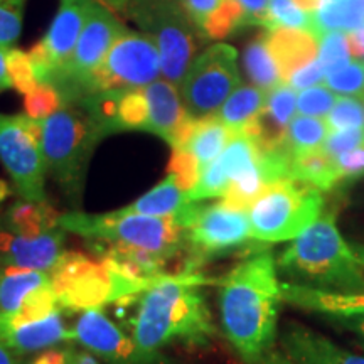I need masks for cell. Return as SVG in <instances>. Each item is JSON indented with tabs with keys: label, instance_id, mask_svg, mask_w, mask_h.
<instances>
[{
	"label": "cell",
	"instance_id": "cell-1",
	"mask_svg": "<svg viewBox=\"0 0 364 364\" xmlns=\"http://www.w3.org/2000/svg\"><path fill=\"white\" fill-rule=\"evenodd\" d=\"M282 300L279 265L270 250H255L220 282L223 329L243 363L255 364L277 344Z\"/></svg>",
	"mask_w": 364,
	"mask_h": 364
},
{
	"label": "cell",
	"instance_id": "cell-2",
	"mask_svg": "<svg viewBox=\"0 0 364 364\" xmlns=\"http://www.w3.org/2000/svg\"><path fill=\"white\" fill-rule=\"evenodd\" d=\"M213 282L203 273H182L125 297L134 307L125 318L127 331L150 353H162L172 346L204 348L216 336V327L201 285Z\"/></svg>",
	"mask_w": 364,
	"mask_h": 364
},
{
	"label": "cell",
	"instance_id": "cell-3",
	"mask_svg": "<svg viewBox=\"0 0 364 364\" xmlns=\"http://www.w3.org/2000/svg\"><path fill=\"white\" fill-rule=\"evenodd\" d=\"M59 226L66 233H75L86 240L91 252L102 248L130 250L157 255L176 263L179 273H193L188 267V241L186 228L176 216H145L125 213L124 209L90 215L83 211L65 213Z\"/></svg>",
	"mask_w": 364,
	"mask_h": 364
},
{
	"label": "cell",
	"instance_id": "cell-4",
	"mask_svg": "<svg viewBox=\"0 0 364 364\" xmlns=\"http://www.w3.org/2000/svg\"><path fill=\"white\" fill-rule=\"evenodd\" d=\"M277 265L292 284L332 292H364L361 258L343 238L332 213L322 215L294 238Z\"/></svg>",
	"mask_w": 364,
	"mask_h": 364
},
{
	"label": "cell",
	"instance_id": "cell-5",
	"mask_svg": "<svg viewBox=\"0 0 364 364\" xmlns=\"http://www.w3.org/2000/svg\"><path fill=\"white\" fill-rule=\"evenodd\" d=\"M39 124L48 174L80 206L90 161L107 132L80 103H65Z\"/></svg>",
	"mask_w": 364,
	"mask_h": 364
},
{
	"label": "cell",
	"instance_id": "cell-6",
	"mask_svg": "<svg viewBox=\"0 0 364 364\" xmlns=\"http://www.w3.org/2000/svg\"><path fill=\"white\" fill-rule=\"evenodd\" d=\"M49 277L59 306L68 312L103 309L157 284L129 275L110 258L81 252L63 253Z\"/></svg>",
	"mask_w": 364,
	"mask_h": 364
},
{
	"label": "cell",
	"instance_id": "cell-7",
	"mask_svg": "<svg viewBox=\"0 0 364 364\" xmlns=\"http://www.w3.org/2000/svg\"><path fill=\"white\" fill-rule=\"evenodd\" d=\"M107 4L125 14L140 33L156 43L162 78L179 86L203 39L182 0H107Z\"/></svg>",
	"mask_w": 364,
	"mask_h": 364
},
{
	"label": "cell",
	"instance_id": "cell-8",
	"mask_svg": "<svg viewBox=\"0 0 364 364\" xmlns=\"http://www.w3.org/2000/svg\"><path fill=\"white\" fill-rule=\"evenodd\" d=\"M322 215V191L292 177L268 186L248 209L253 238L268 245L297 238Z\"/></svg>",
	"mask_w": 364,
	"mask_h": 364
},
{
	"label": "cell",
	"instance_id": "cell-9",
	"mask_svg": "<svg viewBox=\"0 0 364 364\" xmlns=\"http://www.w3.org/2000/svg\"><path fill=\"white\" fill-rule=\"evenodd\" d=\"M176 218L186 228L188 267L193 273H201L204 263L255 240L248 211L228 206L225 201H191Z\"/></svg>",
	"mask_w": 364,
	"mask_h": 364
},
{
	"label": "cell",
	"instance_id": "cell-10",
	"mask_svg": "<svg viewBox=\"0 0 364 364\" xmlns=\"http://www.w3.org/2000/svg\"><path fill=\"white\" fill-rule=\"evenodd\" d=\"M240 85L238 51L226 43H215L196 54L177 88L189 115L204 118L216 115Z\"/></svg>",
	"mask_w": 364,
	"mask_h": 364
},
{
	"label": "cell",
	"instance_id": "cell-11",
	"mask_svg": "<svg viewBox=\"0 0 364 364\" xmlns=\"http://www.w3.org/2000/svg\"><path fill=\"white\" fill-rule=\"evenodd\" d=\"M0 162L12 179L21 199L44 203L46 167L41 124L29 115H2L0 113Z\"/></svg>",
	"mask_w": 364,
	"mask_h": 364
},
{
	"label": "cell",
	"instance_id": "cell-12",
	"mask_svg": "<svg viewBox=\"0 0 364 364\" xmlns=\"http://www.w3.org/2000/svg\"><path fill=\"white\" fill-rule=\"evenodd\" d=\"M161 76V54L156 43L140 31L127 29L91 76L80 100L105 91L145 88Z\"/></svg>",
	"mask_w": 364,
	"mask_h": 364
},
{
	"label": "cell",
	"instance_id": "cell-13",
	"mask_svg": "<svg viewBox=\"0 0 364 364\" xmlns=\"http://www.w3.org/2000/svg\"><path fill=\"white\" fill-rule=\"evenodd\" d=\"M125 31L127 27L124 22L118 19L110 7L105 6L100 0L91 2L88 17L76 43L70 65L54 85L66 103H75L83 97L91 76L95 75L112 46Z\"/></svg>",
	"mask_w": 364,
	"mask_h": 364
},
{
	"label": "cell",
	"instance_id": "cell-14",
	"mask_svg": "<svg viewBox=\"0 0 364 364\" xmlns=\"http://www.w3.org/2000/svg\"><path fill=\"white\" fill-rule=\"evenodd\" d=\"M71 334L73 343L83 346L105 364H177L164 353L140 348L102 309L81 312L71 327Z\"/></svg>",
	"mask_w": 364,
	"mask_h": 364
},
{
	"label": "cell",
	"instance_id": "cell-15",
	"mask_svg": "<svg viewBox=\"0 0 364 364\" xmlns=\"http://www.w3.org/2000/svg\"><path fill=\"white\" fill-rule=\"evenodd\" d=\"M93 0H61L48 33L29 51L39 83L56 85L70 65Z\"/></svg>",
	"mask_w": 364,
	"mask_h": 364
},
{
	"label": "cell",
	"instance_id": "cell-16",
	"mask_svg": "<svg viewBox=\"0 0 364 364\" xmlns=\"http://www.w3.org/2000/svg\"><path fill=\"white\" fill-rule=\"evenodd\" d=\"M61 309L49 272L0 268V322L22 324Z\"/></svg>",
	"mask_w": 364,
	"mask_h": 364
},
{
	"label": "cell",
	"instance_id": "cell-17",
	"mask_svg": "<svg viewBox=\"0 0 364 364\" xmlns=\"http://www.w3.org/2000/svg\"><path fill=\"white\" fill-rule=\"evenodd\" d=\"M65 236L61 226L43 235H22L0 223V268L51 272L65 253Z\"/></svg>",
	"mask_w": 364,
	"mask_h": 364
},
{
	"label": "cell",
	"instance_id": "cell-18",
	"mask_svg": "<svg viewBox=\"0 0 364 364\" xmlns=\"http://www.w3.org/2000/svg\"><path fill=\"white\" fill-rule=\"evenodd\" d=\"M144 95L149 107V134L161 136L171 145V149L184 144L193 130L196 118L186 110L179 88L171 81L159 78L145 86Z\"/></svg>",
	"mask_w": 364,
	"mask_h": 364
},
{
	"label": "cell",
	"instance_id": "cell-19",
	"mask_svg": "<svg viewBox=\"0 0 364 364\" xmlns=\"http://www.w3.org/2000/svg\"><path fill=\"white\" fill-rule=\"evenodd\" d=\"M0 344L22 358L61 344H73V334L63 316V309H58L49 316L22 324L0 322Z\"/></svg>",
	"mask_w": 364,
	"mask_h": 364
},
{
	"label": "cell",
	"instance_id": "cell-20",
	"mask_svg": "<svg viewBox=\"0 0 364 364\" xmlns=\"http://www.w3.org/2000/svg\"><path fill=\"white\" fill-rule=\"evenodd\" d=\"M277 346L299 364H364L363 354L341 348L299 322H289L284 327Z\"/></svg>",
	"mask_w": 364,
	"mask_h": 364
},
{
	"label": "cell",
	"instance_id": "cell-21",
	"mask_svg": "<svg viewBox=\"0 0 364 364\" xmlns=\"http://www.w3.org/2000/svg\"><path fill=\"white\" fill-rule=\"evenodd\" d=\"M297 95L299 91L287 83L267 91L260 115L243 130L263 152L284 147L287 129L297 112Z\"/></svg>",
	"mask_w": 364,
	"mask_h": 364
},
{
	"label": "cell",
	"instance_id": "cell-22",
	"mask_svg": "<svg viewBox=\"0 0 364 364\" xmlns=\"http://www.w3.org/2000/svg\"><path fill=\"white\" fill-rule=\"evenodd\" d=\"M282 295L285 302L334 318L364 317V292H332L285 282L282 284Z\"/></svg>",
	"mask_w": 364,
	"mask_h": 364
},
{
	"label": "cell",
	"instance_id": "cell-23",
	"mask_svg": "<svg viewBox=\"0 0 364 364\" xmlns=\"http://www.w3.org/2000/svg\"><path fill=\"white\" fill-rule=\"evenodd\" d=\"M265 34L284 83L292 73L318 58V39L309 31L273 29Z\"/></svg>",
	"mask_w": 364,
	"mask_h": 364
},
{
	"label": "cell",
	"instance_id": "cell-24",
	"mask_svg": "<svg viewBox=\"0 0 364 364\" xmlns=\"http://www.w3.org/2000/svg\"><path fill=\"white\" fill-rule=\"evenodd\" d=\"M233 135L235 130L223 124L218 115L196 118V124L186 142L176 149L189 152L204 171L221 156Z\"/></svg>",
	"mask_w": 364,
	"mask_h": 364
},
{
	"label": "cell",
	"instance_id": "cell-25",
	"mask_svg": "<svg viewBox=\"0 0 364 364\" xmlns=\"http://www.w3.org/2000/svg\"><path fill=\"white\" fill-rule=\"evenodd\" d=\"M311 17L317 39L331 31L351 33L364 26V0H321Z\"/></svg>",
	"mask_w": 364,
	"mask_h": 364
},
{
	"label": "cell",
	"instance_id": "cell-26",
	"mask_svg": "<svg viewBox=\"0 0 364 364\" xmlns=\"http://www.w3.org/2000/svg\"><path fill=\"white\" fill-rule=\"evenodd\" d=\"M188 203H191L188 191L181 188L174 176L167 174L156 188H152L149 193L140 196L136 201L122 209L125 213H134V215L166 218L176 216Z\"/></svg>",
	"mask_w": 364,
	"mask_h": 364
},
{
	"label": "cell",
	"instance_id": "cell-27",
	"mask_svg": "<svg viewBox=\"0 0 364 364\" xmlns=\"http://www.w3.org/2000/svg\"><path fill=\"white\" fill-rule=\"evenodd\" d=\"M265 100L267 91L255 85H240L223 103L216 115L231 130L243 132L260 115Z\"/></svg>",
	"mask_w": 364,
	"mask_h": 364
},
{
	"label": "cell",
	"instance_id": "cell-28",
	"mask_svg": "<svg viewBox=\"0 0 364 364\" xmlns=\"http://www.w3.org/2000/svg\"><path fill=\"white\" fill-rule=\"evenodd\" d=\"M290 177L311 184L322 193L331 191L341 182L334 157H331L324 149L312 150L302 156L292 157L290 161Z\"/></svg>",
	"mask_w": 364,
	"mask_h": 364
},
{
	"label": "cell",
	"instance_id": "cell-29",
	"mask_svg": "<svg viewBox=\"0 0 364 364\" xmlns=\"http://www.w3.org/2000/svg\"><path fill=\"white\" fill-rule=\"evenodd\" d=\"M329 134V127L326 124V118L295 115L287 129L284 149L290 159L302 156V154L312 152L321 149L324 140Z\"/></svg>",
	"mask_w": 364,
	"mask_h": 364
},
{
	"label": "cell",
	"instance_id": "cell-30",
	"mask_svg": "<svg viewBox=\"0 0 364 364\" xmlns=\"http://www.w3.org/2000/svg\"><path fill=\"white\" fill-rule=\"evenodd\" d=\"M243 61L250 80L253 81L255 86H258L263 91H270L275 86L284 83L279 65L273 58L270 46H268L267 34H262L252 44H248V48L245 49Z\"/></svg>",
	"mask_w": 364,
	"mask_h": 364
},
{
	"label": "cell",
	"instance_id": "cell-31",
	"mask_svg": "<svg viewBox=\"0 0 364 364\" xmlns=\"http://www.w3.org/2000/svg\"><path fill=\"white\" fill-rule=\"evenodd\" d=\"M273 29H302L312 33V17L295 0H268L265 31Z\"/></svg>",
	"mask_w": 364,
	"mask_h": 364
},
{
	"label": "cell",
	"instance_id": "cell-32",
	"mask_svg": "<svg viewBox=\"0 0 364 364\" xmlns=\"http://www.w3.org/2000/svg\"><path fill=\"white\" fill-rule=\"evenodd\" d=\"M324 85L338 97L364 100V59H354L338 70L327 73Z\"/></svg>",
	"mask_w": 364,
	"mask_h": 364
},
{
	"label": "cell",
	"instance_id": "cell-33",
	"mask_svg": "<svg viewBox=\"0 0 364 364\" xmlns=\"http://www.w3.org/2000/svg\"><path fill=\"white\" fill-rule=\"evenodd\" d=\"M351 56L348 33L331 31L318 39V61L324 68L326 75L351 61Z\"/></svg>",
	"mask_w": 364,
	"mask_h": 364
},
{
	"label": "cell",
	"instance_id": "cell-34",
	"mask_svg": "<svg viewBox=\"0 0 364 364\" xmlns=\"http://www.w3.org/2000/svg\"><path fill=\"white\" fill-rule=\"evenodd\" d=\"M326 124L329 127V132L364 127V100L338 97L334 107L327 113Z\"/></svg>",
	"mask_w": 364,
	"mask_h": 364
},
{
	"label": "cell",
	"instance_id": "cell-35",
	"mask_svg": "<svg viewBox=\"0 0 364 364\" xmlns=\"http://www.w3.org/2000/svg\"><path fill=\"white\" fill-rule=\"evenodd\" d=\"M7 70L12 81V88H16L21 95H24V97L39 85L38 76H36L33 59H31L29 53H24L16 48L9 49Z\"/></svg>",
	"mask_w": 364,
	"mask_h": 364
},
{
	"label": "cell",
	"instance_id": "cell-36",
	"mask_svg": "<svg viewBox=\"0 0 364 364\" xmlns=\"http://www.w3.org/2000/svg\"><path fill=\"white\" fill-rule=\"evenodd\" d=\"M27 0H0V46L14 48L22 33Z\"/></svg>",
	"mask_w": 364,
	"mask_h": 364
},
{
	"label": "cell",
	"instance_id": "cell-37",
	"mask_svg": "<svg viewBox=\"0 0 364 364\" xmlns=\"http://www.w3.org/2000/svg\"><path fill=\"white\" fill-rule=\"evenodd\" d=\"M65 103V98L61 97L58 88L48 83H39L24 97L26 115L36 118V120H43V118L51 115Z\"/></svg>",
	"mask_w": 364,
	"mask_h": 364
},
{
	"label": "cell",
	"instance_id": "cell-38",
	"mask_svg": "<svg viewBox=\"0 0 364 364\" xmlns=\"http://www.w3.org/2000/svg\"><path fill=\"white\" fill-rule=\"evenodd\" d=\"M338 95L331 91L324 83L311 86V88L299 91L297 112L300 115L326 118L331 108L334 107Z\"/></svg>",
	"mask_w": 364,
	"mask_h": 364
},
{
	"label": "cell",
	"instance_id": "cell-39",
	"mask_svg": "<svg viewBox=\"0 0 364 364\" xmlns=\"http://www.w3.org/2000/svg\"><path fill=\"white\" fill-rule=\"evenodd\" d=\"M201 166H199L198 161L189 152H186L182 149H172L167 174L174 176L182 189L189 193L196 186V182L199 181V177H201Z\"/></svg>",
	"mask_w": 364,
	"mask_h": 364
},
{
	"label": "cell",
	"instance_id": "cell-40",
	"mask_svg": "<svg viewBox=\"0 0 364 364\" xmlns=\"http://www.w3.org/2000/svg\"><path fill=\"white\" fill-rule=\"evenodd\" d=\"M361 145H364V127L329 132L322 149H324L331 157H336L351 149L361 147Z\"/></svg>",
	"mask_w": 364,
	"mask_h": 364
},
{
	"label": "cell",
	"instance_id": "cell-41",
	"mask_svg": "<svg viewBox=\"0 0 364 364\" xmlns=\"http://www.w3.org/2000/svg\"><path fill=\"white\" fill-rule=\"evenodd\" d=\"M341 181L359 179L364 176V145L334 157Z\"/></svg>",
	"mask_w": 364,
	"mask_h": 364
},
{
	"label": "cell",
	"instance_id": "cell-42",
	"mask_svg": "<svg viewBox=\"0 0 364 364\" xmlns=\"http://www.w3.org/2000/svg\"><path fill=\"white\" fill-rule=\"evenodd\" d=\"M324 78H326V71L317 58L314 59L312 63H309V65L302 66L300 70L292 73L290 78L287 80V85L292 86L295 91H302V90L311 88V86L324 83Z\"/></svg>",
	"mask_w": 364,
	"mask_h": 364
},
{
	"label": "cell",
	"instance_id": "cell-43",
	"mask_svg": "<svg viewBox=\"0 0 364 364\" xmlns=\"http://www.w3.org/2000/svg\"><path fill=\"white\" fill-rule=\"evenodd\" d=\"M182 4H184L186 11L189 12L191 19H193L194 26L198 27L199 34L203 38L208 22L211 21V17L221 7L223 0H182Z\"/></svg>",
	"mask_w": 364,
	"mask_h": 364
},
{
	"label": "cell",
	"instance_id": "cell-44",
	"mask_svg": "<svg viewBox=\"0 0 364 364\" xmlns=\"http://www.w3.org/2000/svg\"><path fill=\"white\" fill-rule=\"evenodd\" d=\"M238 4L241 11L245 14V22L247 27H267V12H268V0H233Z\"/></svg>",
	"mask_w": 364,
	"mask_h": 364
},
{
	"label": "cell",
	"instance_id": "cell-45",
	"mask_svg": "<svg viewBox=\"0 0 364 364\" xmlns=\"http://www.w3.org/2000/svg\"><path fill=\"white\" fill-rule=\"evenodd\" d=\"M339 327L344 331L351 332L354 336V343L364 351V317H346V318H336Z\"/></svg>",
	"mask_w": 364,
	"mask_h": 364
},
{
	"label": "cell",
	"instance_id": "cell-46",
	"mask_svg": "<svg viewBox=\"0 0 364 364\" xmlns=\"http://www.w3.org/2000/svg\"><path fill=\"white\" fill-rule=\"evenodd\" d=\"M255 364H299L297 361H294L289 354H285L279 346H273L270 351L263 354V356L258 359Z\"/></svg>",
	"mask_w": 364,
	"mask_h": 364
},
{
	"label": "cell",
	"instance_id": "cell-47",
	"mask_svg": "<svg viewBox=\"0 0 364 364\" xmlns=\"http://www.w3.org/2000/svg\"><path fill=\"white\" fill-rule=\"evenodd\" d=\"M348 39L353 56L356 59H364V26L348 33Z\"/></svg>",
	"mask_w": 364,
	"mask_h": 364
},
{
	"label": "cell",
	"instance_id": "cell-48",
	"mask_svg": "<svg viewBox=\"0 0 364 364\" xmlns=\"http://www.w3.org/2000/svg\"><path fill=\"white\" fill-rule=\"evenodd\" d=\"M7 51L9 49L0 46V93L12 88V81L7 70Z\"/></svg>",
	"mask_w": 364,
	"mask_h": 364
},
{
	"label": "cell",
	"instance_id": "cell-49",
	"mask_svg": "<svg viewBox=\"0 0 364 364\" xmlns=\"http://www.w3.org/2000/svg\"><path fill=\"white\" fill-rule=\"evenodd\" d=\"M0 364H21V356L0 344Z\"/></svg>",
	"mask_w": 364,
	"mask_h": 364
},
{
	"label": "cell",
	"instance_id": "cell-50",
	"mask_svg": "<svg viewBox=\"0 0 364 364\" xmlns=\"http://www.w3.org/2000/svg\"><path fill=\"white\" fill-rule=\"evenodd\" d=\"M73 364H98V359L95 354H91L90 351H80V349H76V356H75V361Z\"/></svg>",
	"mask_w": 364,
	"mask_h": 364
},
{
	"label": "cell",
	"instance_id": "cell-51",
	"mask_svg": "<svg viewBox=\"0 0 364 364\" xmlns=\"http://www.w3.org/2000/svg\"><path fill=\"white\" fill-rule=\"evenodd\" d=\"M12 191H16L14 189V186L9 184L7 181L0 179V211L4 209V204H6L7 199L12 196Z\"/></svg>",
	"mask_w": 364,
	"mask_h": 364
},
{
	"label": "cell",
	"instance_id": "cell-52",
	"mask_svg": "<svg viewBox=\"0 0 364 364\" xmlns=\"http://www.w3.org/2000/svg\"><path fill=\"white\" fill-rule=\"evenodd\" d=\"M354 248H356L359 258H361V262H363V265H364V247L361 245V247H354Z\"/></svg>",
	"mask_w": 364,
	"mask_h": 364
}]
</instances>
